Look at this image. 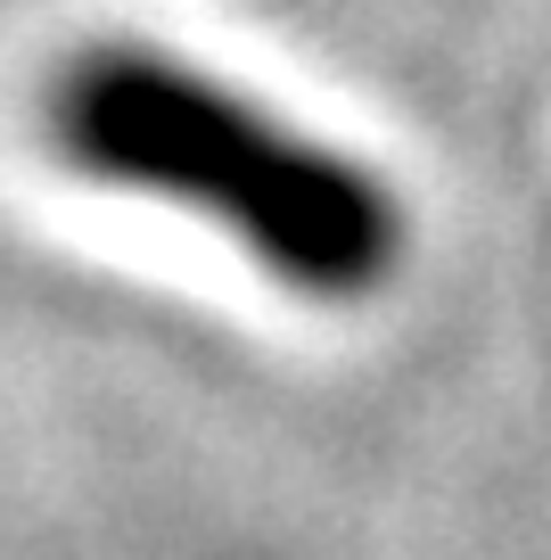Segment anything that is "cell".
<instances>
[{
	"mask_svg": "<svg viewBox=\"0 0 551 560\" xmlns=\"http://www.w3.org/2000/svg\"><path fill=\"white\" fill-rule=\"evenodd\" d=\"M50 132L74 174L214 223L305 305H362L403 264V207L371 165L190 58L83 50L50 91Z\"/></svg>",
	"mask_w": 551,
	"mask_h": 560,
	"instance_id": "6da1fadb",
	"label": "cell"
}]
</instances>
